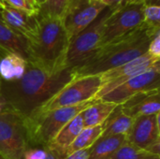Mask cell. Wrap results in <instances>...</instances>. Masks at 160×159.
<instances>
[{"label": "cell", "mask_w": 160, "mask_h": 159, "mask_svg": "<svg viewBox=\"0 0 160 159\" xmlns=\"http://www.w3.org/2000/svg\"><path fill=\"white\" fill-rule=\"evenodd\" d=\"M0 159H3V158H2V157H0Z\"/></svg>", "instance_id": "8d00e7d4"}, {"label": "cell", "mask_w": 160, "mask_h": 159, "mask_svg": "<svg viewBox=\"0 0 160 159\" xmlns=\"http://www.w3.org/2000/svg\"><path fill=\"white\" fill-rule=\"evenodd\" d=\"M26 68V60L13 54L7 53L0 59V80L10 82L20 79Z\"/></svg>", "instance_id": "ffe728a7"}, {"label": "cell", "mask_w": 160, "mask_h": 159, "mask_svg": "<svg viewBox=\"0 0 160 159\" xmlns=\"http://www.w3.org/2000/svg\"><path fill=\"white\" fill-rule=\"evenodd\" d=\"M159 115L158 112L135 118L127 136V142L151 154L160 156Z\"/></svg>", "instance_id": "7c38bea8"}, {"label": "cell", "mask_w": 160, "mask_h": 159, "mask_svg": "<svg viewBox=\"0 0 160 159\" xmlns=\"http://www.w3.org/2000/svg\"><path fill=\"white\" fill-rule=\"evenodd\" d=\"M8 112H10V110L8 109L7 103L4 101V99L0 97V114H3Z\"/></svg>", "instance_id": "4dcf8cb0"}, {"label": "cell", "mask_w": 160, "mask_h": 159, "mask_svg": "<svg viewBox=\"0 0 160 159\" xmlns=\"http://www.w3.org/2000/svg\"><path fill=\"white\" fill-rule=\"evenodd\" d=\"M83 128L84 125L81 112L73 119H71L67 125H65V127L59 131V133L56 135V137L49 146H52L66 155L68 148Z\"/></svg>", "instance_id": "e0dca14e"}, {"label": "cell", "mask_w": 160, "mask_h": 159, "mask_svg": "<svg viewBox=\"0 0 160 159\" xmlns=\"http://www.w3.org/2000/svg\"><path fill=\"white\" fill-rule=\"evenodd\" d=\"M0 4H1L2 6H4V5H5V3H4V1H3V0H0Z\"/></svg>", "instance_id": "e575fe53"}, {"label": "cell", "mask_w": 160, "mask_h": 159, "mask_svg": "<svg viewBox=\"0 0 160 159\" xmlns=\"http://www.w3.org/2000/svg\"><path fill=\"white\" fill-rule=\"evenodd\" d=\"M112 9L106 7L90 25L69 41L64 62L66 68H74L80 66L100 47L103 24Z\"/></svg>", "instance_id": "5b68a950"}, {"label": "cell", "mask_w": 160, "mask_h": 159, "mask_svg": "<svg viewBox=\"0 0 160 159\" xmlns=\"http://www.w3.org/2000/svg\"><path fill=\"white\" fill-rule=\"evenodd\" d=\"M89 153H90V148L84 149V150H80V151H77L75 153H72V154L67 156L64 159H88Z\"/></svg>", "instance_id": "f1b7e54d"}, {"label": "cell", "mask_w": 160, "mask_h": 159, "mask_svg": "<svg viewBox=\"0 0 160 159\" xmlns=\"http://www.w3.org/2000/svg\"><path fill=\"white\" fill-rule=\"evenodd\" d=\"M28 148L23 120L12 112L0 114V157L23 159Z\"/></svg>", "instance_id": "ba28073f"}, {"label": "cell", "mask_w": 160, "mask_h": 159, "mask_svg": "<svg viewBox=\"0 0 160 159\" xmlns=\"http://www.w3.org/2000/svg\"><path fill=\"white\" fill-rule=\"evenodd\" d=\"M116 106L117 105L114 103L106 102L101 99H95L84 111L82 112L84 127L102 126Z\"/></svg>", "instance_id": "2e32d148"}, {"label": "cell", "mask_w": 160, "mask_h": 159, "mask_svg": "<svg viewBox=\"0 0 160 159\" xmlns=\"http://www.w3.org/2000/svg\"><path fill=\"white\" fill-rule=\"evenodd\" d=\"M94 100L47 112H36L29 119L23 121L28 148L49 146L65 125L84 111Z\"/></svg>", "instance_id": "277c9868"}, {"label": "cell", "mask_w": 160, "mask_h": 159, "mask_svg": "<svg viewBox=\"0 0 160 159\" xmlns=\"http://www.w3.org/2000/svg\"><path fill=\"white\" fill-rule=\"evenodd\" d=\"M46 150H47V155L45 159H64L66 157V155L64 153L58 151L57 149L52 146H47Z\"/></svg>", "instance_id": "83f0119b"}, {"label": "cell", "mask_w": 160, "mask_h": 159, "mask_svg": "<svg viewBox=\"0 0 160 159\" xmlns=\"http://www.w3.org/2000/svg\"><path fill=\"white\" fill-rule=\"evenodd\" d=\"M159 84L160 65L158 62L151 68L129 79L99 99L121 105L138 93L159 90Z\"/></svg>", "instance_id": "8fae6325"}, {"label": "cell", "mask_w": 160, "mask_h": 159, "mask_svg": "<svg viewBox=\"0 0 160 159\" xmlns=\"http://www.w3.org/2000/svg\"><path fill=\"white\" fill-rule=\"evenodd\" d=\"M144 1L145 0H124L119 6H124V5H126V4H129V3H138V2H142V3H144ZM118 6V7H119Z\"/></svg>", "instance_id": "1f68e13d"}, {"label": "cell", "mask_w": 160, "mask_h": 159, "mask_svg": "<svg viewBox=\"0 0 160 159\" xmlns=\"http://www.w3.org/2000/svg\"><path fill=\"white\" fill-rule=\"evenodd\" d=\"M144 7V3L138 2L126 4L113 8L104 22L100 47L140 27L143 23Z\"/></svg>", "instance_id": "8992f818"}, {"label": "cell", "mask_w": 160, "mask_h": 159, "mask_svg": "<svg viewBox=\"0 0 160 159\" xmlns=\"http://www.w3.org/2000/svg\"><path fill=\"white\" fill-rule=\"evenodd\" d=\"M28 1H30L31 3H33V4H35V5H37V4L35 3V1H34V0H28ZM37 6H38V5H37Z\"/></svg>", "instance_id": "836d02e7"}, {"label": "cell", "mask_w": 160, "mask_h": 159, "mask_svg": "<svg viewBox=\"0 0 160 159\" xmlns=\"http://www.w3.org/2000/svg\"><path fill=\"white\" fill-rule=\"evenodd\" d=\"M5 5L10 6L12 7L15 8H19V9H22V10H26L32 13H36L38 14V7L33 3H31L28 0H3Z\"/></svg>", "instance_id": "d4e9b609"}, {"label": "cell", "mask_w": 160, "mask_h": 159, "mask_svg": "<svg viewBox=\"0 0 160 159\" xmlns=\"http://www.w3.org/2000/svg\"><path fill=\"white\" fill-rule=\"evenodd\" d=\"M111 159H160V156L151 154L126 142Z\"/></svg>", "instance_id": "7402d4cb"}, {"label": "cell", "mask_w": 160, "mask_h": 159, "mask_svg": "<svg viewBox=\"0 0 160 159\" xmlns=\"http://www.w3.org/2000/svg\"><path fill=\"white\" fill-rule=\"evenodd\" d=\"M35 1V3L38 6V7H39V6H41L42 4H44L47 0H34Z\"/></svg>", "instance_id": "d6a6232c"}, {"label": "cell", "mask_w": 160, "mask_h": 159, "mask_svg": "<svg viewBox=\"0 0 160 159\" xmlns=\"http://www.w3.org/2000/svg\"><path fill=\"white\" fill-rule=\"evenodd\" d=\"M154 36L142 23L128 35L99 47L82 64L72 68L75 79L100 75L146 53Z\"/></svg>", "instance_id": "7a4b0ae2"}, {"label": "cell", "mask_w": 160, "mask_h": 159, "mask_svg": "<svg viewBox=\"0 0 160 159\" xmlns=\"http://www.w3.org/2000/svg\"><path fill=\"white\" fill-rule=\"evenodd\" d=\"M143 24L156 35L160 32V6H145L143 11Z\"/></svg>", "instance_id": "cb8c5ba5"}, {"label": "cell", "mask_w": 160, "mask_h": 159, "mask_svg": "<svg viewBox=\"0 0 160 159\" xmlns=\"http://www.w3.org/2000/svg\"><path fill=\"white\" fill-rule=\"evenodd\" d=\"M2 7H3V6H2V5L0 4V11H1V9H2Z\"/></svg>", "instance_id": "d590c367"}, {"label": "cell", "mask_w": 160, "mask_h": 159, "mask_svg": "<svg viewBox=\"0 0 160 159\" xmlns=\"http://www.w3.org/2000/svg\"><path fill=\"white\" fill-rule=\"evenodd\" d=\"M100 87L101 80L99 75L74 79L64 86L37 112H47L59 108L76 106L95 99Z\"/></svg>", "instance_id": "52a82bcc"}, {"label": "cell", "mask_w": 160, "mask_h": 159, "mask_svg": "<svg viewBox=\"0 0 160 159\" xmlns=\"http://www.w3.org/2000/svg\"><path fill=\"white\" fill-rule=\"evenodd\" d=\"M106 7L99 0H69L61 16L69 40L90 25Z\"/></svg>", "instance_id": "9c48e42d"}, {"label": "cell", "mask_w": 160, "mask_h": 159, "mask_svg": "<svg viewBox=\"0 0 160 159\" xmlns=\"http://www.w3.org/2000/svg\"><path fill=\"white\" fill-rule=\"evenodd\" d=\"M68 1L69 0H47L44 4L39 6L38 18L44 16L61 18Z\"/></svg>", "instance_id": "603a6c76"}, {"label": "cell", "mask_w": 160, "mask_h": 159, "mask_svg": "<svg viewBox=\"0 0 160 159\" xmlns=\"http://www.w3.org/2000/svg\"><path fill=\"white\" fill-rule=\"evenodd\" d=\"M0 16L10 29L24 37L27 40L32 38L37 31L38 18L36 13L4 5L0 11Z\"/></svg>", "instance_id": "4fadbf2b"}, {"label": "cell", "mask_w": 160, "mask_h": 159, "mask_svg": "<svg viewBox=\"0 0 160 159\" xmlns=\"http://www.w3.org/2000/svg\"><path fill=\"white\" fill-rule=\"evenodd\" d=\"M99 1L102 2L107 7L115 8V7H117L124 0H99Z\"/></svg>", "instance_id": "f546056e"}, {"label": "cell", "mask_w": 160, "mask_h": 159, "mask_svg": "<svg viewBox=\"0 0 160 159\" xmlns=\"http://www.w3.org/2000/svg\"><path fill=\"white\" fill-rule=\"evenodd\" d=\"M134 119L127 116L123 113L121 105H117L116 108L112 111L110 116L107 118L103 126V132L101 137L114 136V135H123L128 136Z\"/></svg>", "instance_id": "ac0fdd59"}, {"label": "cell", "mask_w": 160, "mask_h": 159, "mask_svg": "<svg viewBox=\"0 0 160 159\" xmlns=\"http://www.w3.org/2000/svg\"><path fill=\"white\" fill-rule=\"evenodd\" d=\"M127 142V137L114 135L100 137L90 148L88 159H111Z\"/></svg>", "instance_id": "d6986e66"}, {"label": "cell", "mask_w": 160, "mask_h": 159, "mask_svg": "<svg viewBox=\"0 0 160 159\" xmlns=\"http://www.w3.org/2000/svg\"><path fill=\"white\" fill-rule=\"evenodd\" d=\"M159 90L141 92L121 104L122 112L133 119L158 113L160 111Z\"/></svg>", "instance_id": "5bb4252c"}, {"label": "cell", "mask_w": 160, "mask_h": 159, "mask_svg": "<svg viewBox=\"0 0 160 159\" xmlns=\"http://www.w3.org/2000/svg\"><path fill=\"white\" fill-rule=\"evenodd\" d=\"M0 48L8 53L16 54L24 60L30 59L28 40L10 29L0 16Z\"/></svg>", "instance_id": "9a60e30c"}, {"label": "cell", "mask_w": 160, "mask_h": 159, "mask_svg": "<svg viewBox=\"0 0 160 159\" xmlns=\"http://www.w3.org/2000/svg\"><path fill=\"white\" fill-rule=\"evenodd\" d=\"M147 52L154 57L160 58V32L155 35L150 40Z\"/></svg>", "instance_id": "4316f807"}, {"label": "cell", "mask_w": 160, "mask_h": 159, "mask_svg": "<svg viewBox=\"0 0 160 159\" xmlns=\"http://www.w3.org/2000/svg\"><path fill=\"white\" fill-rule=\"evenodd\" d=\"M74 79L72 68L54 70L26 61L25 72L20 79L0 80V97L10 112L26 121Z\"/></svg>", "instance_id": "6da1fadb"}, {"label": "cell", "mask_w": 160, "mask_h": 159, "mask_svg": "<svg viewBox=\"0 0 160 159\" xmlns=\"http://www.w3.org/2000/svg\"><path fill=\"white\" fill-rule=\"evenodd\" d=\"M159 61L160 58L154 57L146 52L120 67L100 74L101 87L96 95L95 99L101 98L103 96L112 91L114 88L118 87L129 79L151 68Z\"/></svg>", "instance_id": "30bf717a"}, {"label": "cell", "mask_w": 160, "mask_h": 159, "mask_svg": "<svg viewBox=\"0 0 160 159\" xmlns=\"http://www.w3.org/2000/svg\"><path fill=\"white\" fill-rule=\"evenodd\" d=\"M103 132V126L84 127L76 137L74 142L70 144L66 152V156L75 153L80 150L89 149L101 137Z\"/></svg>", "instance_id": "44dd1931"}, {"label": "cell", "mask_w": 160, "mask_h": 159, "mask_svg": "<svg viewBox=\"0 0 160 159\" xmlns=\"http://www.w3.org/2000/svg\"><path fill=\"white\" fill-rule=\"evenodd\" d=\"M69 41L60 17H39L37 31L28 40V61H34L50 69H65L64 62Z\"/></svg>", "instance_id": "3957f363"}, {"label": "cell", "mask_w": 160, "mask_h": 159, "mask_svg": "<svg viewBox=\"0 0 160 159\" xmlns=\"http://www.w3.org/2000/svg\"><path fill=\"white\" fill-rule=\"evenodd\" d=\"M46 147H29L23 155V159H45Z\"/></svg>", "instance_id": "484cf974"}]
</instances>
